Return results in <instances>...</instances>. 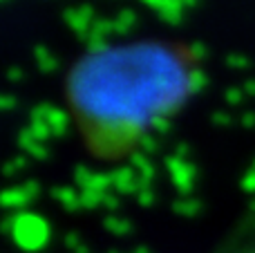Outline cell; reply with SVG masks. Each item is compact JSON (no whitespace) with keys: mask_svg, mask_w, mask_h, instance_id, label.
Here are the masks:
<instances>
[{"mask_svg":"<svg viewBox=\"0 0 255 253\" xmlns=\"http://www.w3.org/2000/svg\"><path fill=\"white\" fill-rule=\"evenodd\" d=\"M206 85L188 45L134 43L85 54L67 74V101L85 148L97 159L115 161L134 155Z\"/></svg>","mask_w":255,"mask_h":253,"instance_id":"obj_1","label":"cell"},{"mask_svg":"<svg viewBox=\"0 0 255 253\" xmlns=\"http://www.w3.org/2000/svg\"><path fill=\"white\" fill-rule=\"evenodd\" d=\"M4 231L11 233L13 242L25 251H40L49 240V224L34 213H16L7 218Z\"/></svg>","mask_w":255,"mask_h":253,"instance_id":"obj_2","label":"cell"},{"mask_svg":"<svg viewBox=\"0 0 255 253\" xmlns=\"http://www.w3.org/2000/svg\"><path fill=\"white\" fill-rule=\"evenodd\" d=\"M29 130L40 141H47L49 137H65L67 128H70L67 112L56 106H49V103L36 106L29 115Z\"/></svg>","mask_w":255,"mask_h":253,"instance_id":"obj_3","label":"cell"},{"mask_svg":"<svg viewBox=\"0 0 255 253\" xmlns=\"http://www.w3.org/2000/svg\"><path fill=\"white\" fill-rule=\"evenodd\" d=\"M166 170L170 175V182L181 193V197H188V193H193V188H195V179H197V170L188 161V157L177 155V152L168 155Z\"/></svg>","mask_w":255,"mask_h":253,"instance_id":"obj_4","label":"cell"},{"mask_svg":"<svg viewBox=\"0 0 255 253\" xmlns=\"http://www.w3.org/2000/svg\"><path fill=\"white\" fill-rule=\"evenodd\" d=\"M74 182L81 193H106L112 191V173H99V170H90L85 166H76L74 170Z\"/></svg>","mask_w":255,"mask_h":253,"instance_id":"obj_5","label":"cell"},{"mask_svg":"<svg viewBox=\"0 0 255 253\" xmlns=\"http://www.w3.org/2000/svg\"><path fill=\"white\" fill-rule=\"evenodd\" d=\"M40 191V184L38 182H25L16 188H7L2 193V206L9 211H22Z\"/></svg>","mask_w":255,"mask_h":253,"instance_id":"obj_6","label":"cell"},{"mask_svg":"<svg viewBox=\"0 0 255 253\" xmlns=\"http://www.w3.org/2000/svg\"><path fill=\"white\" fill-rule=\"evenodd\" d=\"M141 188H145V186L141 184L139 175H136V170L130 164L119 166L112 173V191L117 195H139Z\"/></svg>","mask_w":255,"mask_h":253,"instance_id":"obj_7","label":"cell"},{"mask_svg":"<svg viewBox=\"0 0 255 253\" xmlns=\"http://www.w3.org/2000/svg\"><path fill=\"white\" fill-rule=\"evenodd\" d=\"M65 22L76 36L88 38L92 25L97 22V18H94V9L88 7V4H79V7H74V9H67L65 11Z\"/></svg>","mask_w":255,"mask_h":253,"instance_id":"obj_8","label":"cell"},{"mask_svg":"<svg viewBox=\"0 0 255 253\" xmlns=\"http://www.w3.org/2000/svg\"><path fill=\"white\" fill-rule=\"evenodd\" d=\"M141 2L148 4L163 22H168V25H179V22L184 20L186 7L179 2V0H141Z\"/></svg>","mask_w":255,"mask_h":253,"instance_id":"obj_9","label":"cell"},{"mask_svg":"<svg viewBox=\"0 0 255 253\" xmlns=\"http://www.w3.org/2000/svg\"><path fill=\"white\" fill-rule=\"evenodd\" d=\"M18 146H20V150L25 152V155L36 157V159H45V157H47L45 141H40V139L36 137L29 128H25V130H20V132H18Z\"/></svg>","mask_w":255,"mask_h":253,"instance_id":"obj_10","label":"cell"},{"mask_svg":"<svg viewBox=\"0 0 255 253\" xmlns=\"http://www.w3.org/2000/svg\"><path fill=\"white\" fill-rule=\"evenodd\" d=\"M128 164H130L132 168L136 170V175H139L141 184H143V186H150V182L154 179V173H157V168H154L152 159H150V157L145 155V152L136 150L134 155L130 157V161H128Z\"/></svg>","mask_w":255,"mask_h":253,"instance_id":"obj_11","label":"cell"},{"mask_svg":"<svg viewBox=\"0 0 255 253\" xmlns=\"http://www.w3.org/2000/svg\"><path fill=\"white\" fill-rule=\"evenodd\" d=\"M52 197H54V200H56L65 211H70V213H74V211L83 209V206H81V191H74V188H70V186H58V188H54V191H52Z\"/></svg>","mask_w":255,"mask_h":253,"instance_id":"obj_12","label":"cell"},{"mask_svg":"<svg viewBox=\"0 0 255 253\" xmlns=\"http://www.w3.org/2000/svg\"><path fill=\"white\" fill-rule=\"evenodd\" d=\"M34 61L40 67V72H45V74H49V72H54L58 67V58L47 47H43V45L34 47Z\"/></svg>","mask_w":255,"mask_h":253,"instance_id":"obj_13","label":"cell"},{"mask_svg":"<svg viewBox=\"0 0 255 253\" xmlns=\"http://www.w3.org/2000/svg\"><path fill=\"white\" fill-rule=\"evenodd\" d=\"M103 227H106V231H110L112 236H128V233L132 231V224L128 222L126 218H119V215H115V213H110L103 220Z\"/></svg>","mask_w":255,"mask_h":253,"instance_id":"obj_14","label":"cell"},{"mask_svg":"<svg viewBox=\"0 0 255 253\" xmlns=\"http://www.w3.org/2000/svg\"><path fill=\"white\" fill-rule=\"evenodd\" d=\"M112 25H115L117 34H130L136 25V13L132 9H126V11H119V16L112 18Z\"/></svg>","mask_w":255,"mask_h":253,"instance_id":"obj_15","label":"cell"},{"mask_svg":"<svg viewBox=\"0 0 255 253\" xmlns=\"http://www.w3.org/2000/svg\"><path fill=\"white\" fill-rule=\"evenodd\" d=\"M199 209H202V204H199L197 200H193V197H179V200L172 204V211H175L177 215H184V218H195V215L199 213Z\"/></svg>","mask_w":255,"mask_h":253,"instance_id":"obj_16","label":"cell"},{"mask_svg":"<svg viewBox=\"0 0 255 253\" xmlns=\"http://www.w3.org/2000/svg\"><path fill=\"white\" fill-rule=\"evenodd\" d=\"M226 65L231 70H247V67H251V61L244 54H229L226 56Z\"/></svg>","mask_w":255,"mask_h":253,"instance_id":"obj_17","label":"cell"},{"mask_svg":"<svg viewBox=\"0 0 255 253\" xmlns=\"http://www.w3.org/2000/svg\"><path fill=\"white\" fill-rule=\"evenodd\" d=\"M224 101L229 103V106H240V103L244 101V90L242 88H229L224 92Z\"/></svg>","mask_w":255,"mask_h":253,"instance_id":"obj_18","label":"cell"},{"mask_svg":"<svg viewBox=\"0 0 255 253\" xmlns=\"http://www.w3.org/2000/svg\"><path fill=\"white\" fill-rule=\"evenodd\" d=\"M242 188L247 193H253V195H255V159H253L251 168L247 170V175L242 177Z\"/></svg>","mask_w":255,"mask_h":253,"instance_id":"obj_19","label":"cell"},{"mask_svg":"<svg viewBox=\"0 0 255 253\" xmlns=\"http://www.w3.org/2000/svg\"><path fill=\"white\" fill-rule=\"evenodd\" d=\"M136 202H139L141 206H145V209H148V206H152V204H154V191H152L150 186L141 188L139 195H136Z\"/></svg>","mask_w":255,"mask_h":253,"instance_id":"obj_20","label":"cell"},{"mask_svg":"<svg viewBox=\"0 0 255 253\" xmlns=\"http://www.w3.org/2000/svg\"><path fill=\"white\" fill-rule=\"evenodd\" d=\"M22 168H25V157H13V159L4 166V175H7V177H11L16 170H22Z\"/></svg>","mask_w":255,"mask_h":253,"instance_id":"obj_21","label":"cell"},{"mask_svg":"<svg viewBox=\"0 0 255 253\" xmlns=\"http://www.w3.org/2000/svg\"><path fill=\"white\" fill-rule=\"evenodd\" d=\"M83 245H85V242L81 240L79 233H67V236H65V247H67V249H70L72 253H74L76 249H81Z\"/></svg>","mask_w":255,"mask_h":253,"instance_id":"obj_22","label":"cell"},{"mask_svg":"<svg viewBox=\"0 0 255 253\" xmlns=\"http://www.w3.org/2000/svg\"><path fill=\"white\" fill-rule=\"evenodd\" d=\"M211 121H213V126H231L233 124V117L229 112H213Z\"/></svg>","mask_w":255,"mask_h":253,"instance_id":"obj_23","label":"cell"},{"mask_svg":"<svg viewBox=\"0 0 255 253\" xmlns=\"http://www.w3.org/2000/svg\"><path fill=\"white\" fill-rule=\"evenodd\" d=\"M103 209H108V211H117V209H119V195H117L115 191H110L106 195V200H103Z\"/></svg>","mask_w":255,"mask_h":253,"instance_id":"obj_24","label":"cell"},{"mask_svg":"<svg viewBox=\"0 0 255 253\" xmlns=\"http://www.w3.org/2000/svg\"><path fill=\"white\" fill-rule=\"evenodd\" d=\"M242 90H244V94H247V97H255V79L247 81V83L242 85Z\"/></svg>","mask_w":255,"mask_h":253,"instance_id":"obj_25","label":"cell"},{"mask_svg":"<svg viewBox=\"0 0 255 253\" xmlns=\"http://www.w3.org/2000/svg\"><path fill=\"white\" fill-rule=\"evenodd\" d=\"M242 124L247 126V128H253L255 126V112H247V115L242 117Z\"/></svg>","mask_w":255,"mask_h":253,"instance_id":"obj_26","label":"cell"},{"mask_svg":"<svg viewBox=\"0 0 255 253\" xmlns=\"http://www.w3.org/2000/svg\"><path fill=\"white\" fill-rule=\"evenodd\" d=\"M2 108L4 110H11V108H16V97H2Z\"/></svg>","mask_w":255,"mask_h":253,"instance_id":"obj_27","label":"cell"},{"mask_svg":"<svg viewBox=\"0 0 255 253\" xmlns=\"http://www.w3.org/2000/svg\"><path fill=\"white\" fill-rule=\"evenodd\" d=\"M9 79H11V81H16V79H22V72L18 70V67H11V70H9Z\"/></svg>","mask_w":255,"mask_h":253,"instance_id":"obj_28","label":"cell"},{"mask_svg":"<svg viewBox=\"0 0 255 253\" xmlns=\"http://www.w3.org/2000/svg\"><path fill=\"white\" fill-rule=\"evenodd\" d=\"M179 2L184 4V7H190V4H195V2H197V0H179Z\"/></svg>","mask_w":255,"mask_h":253,"instance_id":"obj_29","label":"cell"},{"mask_svg":"<svg viewBox=\"0 0 255 253\" xmlns=\"http://www.w3.org/2000/svg\"><path fill=\"white\" fill-rule=\"evenodd\" d=\"M132 253H150V251L145 249V247H139V249H136V251H132Z\"/></svg>","mask_w":255,"mask_h":253,"instance_id":"obj_30","label":"cell"},{"mask_svg":"<svg viewBox=\"0 0 255 253\" xmlns=\"http://www.w3.org/2000/svg\"><path fill=\"white\" fill-rule=\"evenodd\" d=\"M253 211H255V200H253Z\"/></svg>","mask_w":255,"mask_h":253,"instance_id":"obj_31","label":"cell"}]
</instances>
